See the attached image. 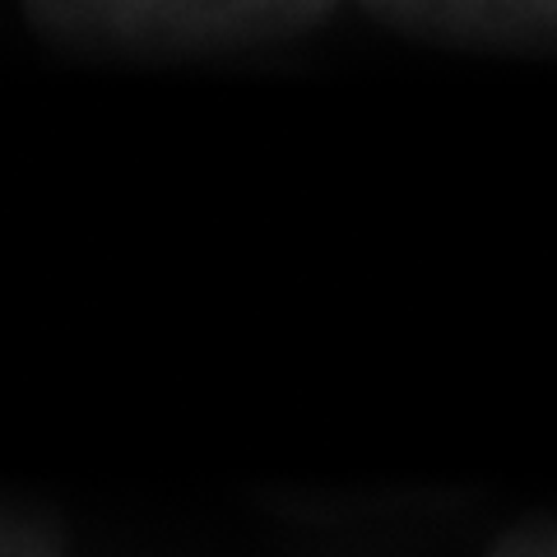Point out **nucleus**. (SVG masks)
Returning <instances> with one entry per match:
<instances>
[{"label":"nucleus","instance_id":"obj_1","mask_svg":"<svg viewBox=\"0 0 557 557\" xmlns=\"http://www.w3.org/2000/svg\"><path fill=\"white\" fill-rule=\"evenodd\" d=\"M339 0H24L47 42L98 57H219L317 28Z\"/></svg>","mask_w":557,"mask_h":557},{"label":"nucleus","instance_id":"obj_2","mask_svg":"<svg viewBox=\"0 0 557 557\" xmlns=\"http://www.w3.org/2000/svg\"><path fill=\"white\" fill-rule=\"evenodd\" d=\"M409 38L474 51H557V0H358Z\"/></svg>","mask_w":557,"mask_h":557}]
</instances>
